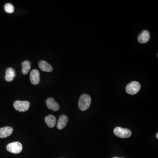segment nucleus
<instances>
[{
	"mask_svg": "<svg viewBox=\"0 0 158 158\" xmlns=\"http://www.w3.org/2000/svg\"><path fill=\"white\" fill-rule=\"evenodd\" d=\"M91 97L87 94L81 95L79 101V107L82 111L87 110L91 105Z\"/></svg>",
	"mask_w": 158,
	"mask_h": 158,
	"instance_id": "nucleus-1",
	"label": "nucleus"
},
{
	"mask_svg": "<svg viewBox=\"0 0 158 158\" xmlns=\"http://www.w3.org/2000/svg\"><path fill=\"white\" fill-rule=\"evenodd\" d=\"M114 134L118 137L122 138H127L130 137L132 132L127 128H123L120 127H117L114 130Z\"/></svg>",
	"mask_w": 158,
	"mask_h": 158,
	"instance_id": "nucleus-2",
	"label": "nucleus"
},
{
	"mask_svg": "<svg viewBox=\"0 0 158 158\" xmlns=\"http://www.w3.org/2000/svg\"><path fill=\"white\" fill-rule=\"evenodd\" d=\"M141 85L137 81H133L128 85L126 86V92L128 94L135 95L137 94L141 89Z\"/></svg>",
	"mask_w": 158,
	"mask_h": 158,
	"instance_id": "nucleus-3",
	"label": "nucleus"
},
{
	"mask_svg": "<svg viewBox=\"0 0 158 158\" xmlns=\"http://www.w3.org/2000/svg\"><path fill=\"white\" fill-rule=\"evenodd\" d=\"M23 145L19 142H14L9 144L7 146V149L10 152L18 154L23 150Z\"/></svg>",
	"mask_w": 158,
	"mask_h": 158,
	"instance_id": "nucleus-4",
	"label": "nucleus"
},
{
	"mask_svg": "<svg viewBox=\"0 0 158 158\" xmlns=\"http://www.w3.org/2000/svg\"><path fill=\"white\" fill-rule=\"evenodd\" d=\"M30 103L28 101H17L14 103L15 109L19 112H26L29 109Z\"/></svg>",
	"mask_w": 158,
	"mask_h": 158,
	"instance_id": "nucleus-5",
	"label": "nucleus"
},
{
	"mask_svg": "<svg viewBox=\"0 0 158 158\" xmlns=\"http://www.w3.org/2000/svg\"><path fill=\"white\" fill-rule=\"evenodd\" d=\"M30 79L33 84H38L40 82L39 71L38 69L33 70L30 74Z\"/></svg>",
	"mask_w": 158,
	"mask_h": 158,
	"instance_id": "nucleus-6",
	"label": "nucleus"
},
{
	"mask_svg": "<svg viewBox=\"0 0 158 158\" xmlns=\"http://www.w3.org/2000/svg\"><path fill=\"white\" fill-rule=\"evenodd\" d=\"M46 104L47 107L54 111H58L60 109V105L53 98H48L47 100Z\"/></svg>",
	"mask_w": 158,
	"mask_h": 158,
	"instance_id": "nucleus-7",
	"label": "nucleus"
},
{
	"mask_svg": "<svg viewBox=\"0 0 158 158\" xmlns=\"http://www.w3.org/2000/svg\"><path fill=\"white\" fill-rule=\"evenodd\" d=\"M150 34L148 30H144L138 37V41L141 44H145L149 40Z\"/></svg>",
	"mask_w": 158,
	"mask_h": 158,
	"instance_id": "nucleus-8",
	"label": "nucleus"
},
{
	"mask_svg": "<svg viewBox=\"0 0 158 158\" xmlns=\"http://www.w3.org/2000/svg\"><path fill=\"white\" fill-rule=\"evenodd\" d=\"M13 132L12 128L5 127L0 128V138H5L10 136Z\"/></svg>",
	"mask_w": 158,
	"mask_h": 158,
	"instance_id": "nucleus-9",
	"label": "nucleus"
},
{
	"mask_svg": "<svg viewBox=\"0 0 158 158\" xmlns=\"http://www.w3.org/2000/svg\"><path fill=\"white\" fill-rule=\"evenodd\" d=\"M39 67L44 72H51L53 70L52 66L45 61H40L39 63Z\"/></svg>",
	"mask_w": 158,
	"mask_h": 158,
	"instance_id": "nucleus-10",
	"label": "nucleus"
},
{
	"mask_svg": "<svg viewBox=\"0 0 158 158\" xmlns=\"http://www.w3.org/2000/svg\"><path fill=\"white\" fill-rule=\"evenodd\" d=\"M16 71L12 68H9L6 70L5 79L8 82H11L16 77Z\"/></svg>",
	"mask_w": 158,
	"mask_h": 158,
	"instance_id": "nucleus-11",
	"label": "nucleus"
},
{
	"mask_svg": "<svg viewBox=\"0 0 158 158\" xmlns=\"http://www.w3.org/2000/svg\"><path fill=\"white\" fill-rule=\"evenodd\" d=\"M68 121V118L67 116L66 115H62L60 117L58 121V124H57V128L58 129L62 130L64 128L67 123Z\"/></svg>",
	"mask_w": 158,
	"mask_h": 158,
	"instance_id": "nucleus-12",
	"label": "nucleus"
},
{
	"mask_svg": "<svg viewBox=\"0 0 158 158\" xmlns=\"http://www.w3.org/2000/svg\"><path fill=\"white\" fill-rule=\"evenodd\" d=\"M45 121L47 126L50 128H53L55 126L56 123V119L55 116L50 115L45 118Z\"/></svg>",
	"mask_w": 158,
	"mask_h": 158,
	"instance_id": "nucleus-13",
	"label": "nucleus"
},
{
	"mask_svg": "<svg viewBox=\"0 0 158 158\" xmlns=\"http://www.w3.org/2000/svg\"><path fill=\"white\" fill-rule=\"evenodd\" d=\"M22 73L24 75L28 74L31 68V63L28 61H25L22 64Z\"/></svg>",
	"mask_w": 158,
	"mask_h": 158,
	"instance_id": "nucleus-14",
	"label": "nucleus"
},
{
	"mask_svg": "<svg viewBox=\"0 0 158 158\" xmlns=\"http://www.w3.org/2000/svg\"><path fill=\"white\" fill-rule=\"evenodd\" d=\"M4 10L7 13H13L15 10L14 6L11 4L7 3L4 5Z\"/></svg>",
	"mask_w": 158,
	"mask_h": 158,
	"instance_id": "nucleus-15",
	"label": "nucleus"
},
{
	"mask_svg": "<svg viewBox=\"0 0 158 158\" xmlns=\"http://www.w3.org/2000/svg\"><path fill=\"white\" fill-rule=\"evenodd\" d=\"M157 138H158V133H157Z\"/></svg>",
	"mask_w": 158,
	"mask_h": 158,
	"instance_id": "nucleus-16",
	"label": "nucleus"
},
{
	"mask_svg": "<svg viewBox=\"0 0 158 158\" xmlns=\"http://www.w3.org/2000/svg\"><path fill=\"white\" fill-rule=\"evenodd\" d=\"M119 158L115 157V158Z\"/></svg>",
	"mask_w": 158,
	"mask_h": 158,
	"instance_id": "nucleus-17",
	"label": "nucleus"
}]
</instances>
